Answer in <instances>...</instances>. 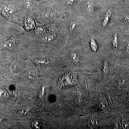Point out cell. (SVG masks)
<instances>
[{
  "label": "cell",
  "instance_id": "ba28073f",
  "mask_svg": "<svg viewBox=\"0 0 129 129\" xmlns=\"http://www.w3.org/2000/svg\"><path fill=\"white\" fill-rule=\"evenodd\" d=\"M76 27V24L74 22H73L72 23H71V25H70V28L71 29H74L75 28V27Z\"/></svg>",
  "mask_w": 129,
  "mask_h": 129
},
{
  "label": "cell",
  "instance_id": "6da1fadb",
  "mask_svg": "<svg viewBox=\"0 0 129 129\" xmlns=\"http://www.w3.org/2000/svg\"><path fill=\"white\" fill-rule=\"evenodd\" d=\"M77 81L76 73H68L60 76L58 84L61 88H66L75 85Z\"/></svg>",
  "mask_w": 129,
  "mask_h": 129
},
{
  "label": "cell",
  "instance_id": "8992f818",
  "mask_svg": "<svg viewBox=\"0 0 129 129\" xmlns=\"http://www.w3.org/2000/svg\"><path fill=\"white\" fill-rule=\"evenodd\" d=\"M117 41H118V36L117 35H114V36L113 39V46L114 49H116L117 48Z\"/></svg>",
  "mask_w": 129,
  "mask_h": 129
},
{
  "label": "cell",
  "instance_id": "5b68a950",
  "mask_svg": "<svg viewBox=\"0 0 129 129\" xmlns=\"http://www.w3.org/2000/svg\"><path fill=\"white\" fill-rule=\"evenodd\" d=\"M14 41L13 40H10L9 41H7L4 44L3 47H10L14 44Z\"/></svg>",
  "mask_w": 129,
  "mask_h": 129
},
{
  "label": "cell",
  "instance_id": "277c9868",
  "mask_svg": "<svg viewBox=\"0 0 129 129\" xmlns=\"http://www.w3.org/2000/svg\"><path fill=\"white\" fill-rule=\"evenodd\" d=\"M90 45L92 50L93 51H97L98 49V45L95 40H94L93 39H92L90 42Z\"/></svg>",
  "mask_w": 129,
  "mask_h": 129
},
{
  "label": "cell",
  "instance_id": "3957f363",
  "mask_svg": "<svg viewBox=\"0 0 129 129\" xmlns=\"http://www.w3.org/2000/svg\"><path fill=\"white\" fill-rule=\"evenodd\" d=\"M111 11L108 10L106 13V14L105 15L104 19L102 21V25L103 26L105 27L107 25L108 23L109 22L111 16Z\"/></svg>",
  "mask_w": 129,
  "mask_h": 129
},
{
  "label": "cell",
  "instance_id": "52a82bcc",
  "mask_svg": "<svg viewBox=\"0 0 129 129\" xmlns=\"http://www.w3.org/2000/svg\"><path fill=\"white\" fill-rule=\"evenodd\" d=\"M76 0H66V3L68 5H72Z\"/></svg>",
  "mask_w": 129,
  "mask_h": 129
},
{
  "label": "cell",
  "instance_id": "7a4b0ae2",
  "mask_svg": "<svg viewBox=\"0 0 129 129\" xmlns=\"http://www.w3.org/2000/svg\"><path fill=\"white\" fill-rule=\"evenodd\" d=\"M4 10L5 13L8 14H12L14 13L15 11V8L12 4H8L4 6Z\"/></svg>",
  "mask_w": 129,
  "mask_h": 129
}]
</instances>
